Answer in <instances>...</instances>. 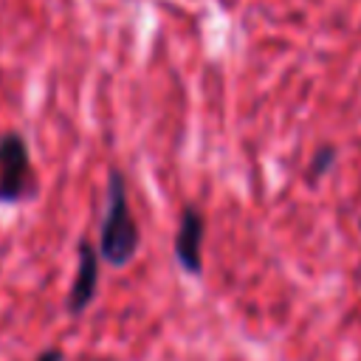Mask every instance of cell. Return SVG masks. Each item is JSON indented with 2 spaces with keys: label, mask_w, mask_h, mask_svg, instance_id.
I'll return each instance as SVG.
<instances>
[{
  "label": "cell",
  "mask_w": 361,
  "mask_h": 361,
  "mask_svg": "<svg viewBox=\"0 0 361 361\" xmlns=\"http://www.w3.org/2000/svg\"><path fill=\"white\" fill-rule=\"evenodd\" d=\"M141 245V228L133 217L130 197H127V180L124 172L110 169L107 175V192H104V214L99 226V259H104L113 268H121L133 262Z\"/></svg>",
  "instance_id": "cell-1"
},
{
  "label": "cell",
  "mask_w": 361,
  "mask_h": 361,
  "mask_svg": "<svg viewBox=\"0 0 361 361\" xmlns=\"http://www.w3.org/2000/svg\"><path fill=\"white\" fill-rule=\"evenodd\" d=\"M76 254H79V268H76V276H73V285L68 293V310L73 316L82 313L93 302L96 288H99V254H96V248L87 240H82Z\"/></svg>",
  "instance_id": "cell-4"
},
{
  "label": "cell",
  "mask_w": 361,
  "mask_h": 361,
  "mask_svg": "<svg viewBox=\"0 0 361 361\" xmlns=\"http://www.w3.org/2000/svg\"><path fill=\"white\" fill-rule=\"evenodd\" d=\"M203 234H206V223L200 209H195L192 203L183 206L180 226L175 231V259L192 276L203 274Z\"/></svg>",
  "instance_id": "cell-3"
},
{
  "label": "cell",
  "mask_w": 361,
  "mask_h": 361,
  "mask_svg": "<svg viewBox=\"0 0 361 361\" xmlns=\"http://www.w3.org/2000/svg\"><path fill=\"white\" fill-rule=\"evenodd\" d=\"M34 166L28 144L17 130L0 135V203H20L34 197Z\"/></svg>",
  "instance_id": "cell-2"
},
{
  "label": "cell",
  "mask_w": 361,
  "mask_h": 361,
  "mask_svg": "<svg viewBox=\"0 0 361 361\" xmlns=\"http://www.w3.org/2000/svg\"><path fill=\"white\" fill-rule=\"evenodd\" d=\"M37 361H65V355H62V350L59 347H48V350H42L39 353V358Z\"/></svg>",
  "instance_id": "cell-6"
},
{
  "label": "cell",
  "mask_w": 361,
  "mask_h": 361,
  "mask_svg": "<svg viewBox=\"0 0 361 361\" xmlns=\"http://www.w3.org/2000/svg\"><path fill=\"white\" fill-rule=\"evenodd\" d=\"M336 155H338L336 144H330V141L319 144V147H316V152H313V158H310V164H307V169H305V180L313 186L319 178H324V175L333 169Z\"/></svg>",
  "instance_id": "cell-5"
}]
</instances>
